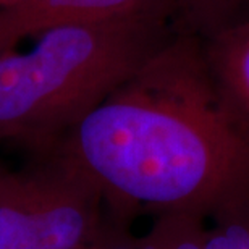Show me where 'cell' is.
<instances>
[{
  "label": "cell",
  "mask_w": 249,
  "mask_h": 249,
  "mask_svg": "<svg viewBox=\"0 0 249 249\" xmlns=\"http://www.w3.org/2000/svg\"><path fill=\"white\" fill-rule=\"evenodd\" d=\"M52 147L101 188L108 207L133 217L209 220L249 202V123L191 36L177 34Z\"/></svg>",
  "instance_id": "1"
},
{
  "label": "cell",
  "mask_w": 249,
  "mask_h": 249,
  "mask_svg": "<svg viewBox=\"0 0 249 249\" xmlns=\"http://www.w3.org/2000/svg\"><path fill=\"white\" fill-rule=\"evenodd\" d=\"M168 0L101 21L47 29L0 55V139L52 147L177 36Z\"/></svg>",
  "instance_id": "2"
},
{
  "label": "cell",
  "mask_w": 249,
  "mask_h": 249,
  "mask_svg": "<svg viewBox=\"0 0 249 249\" xmlns=\"http://www.w3.org/2000/svg\"><path fill=\"white\" fill-rule=\"evenodd\" d=\"M106 211L101 188L55 147L0 170V249H78Z\"/></svg>",
  "instance_id": "3"
},
{
  "label": "cell",
  "mask_w": 249,
  "mask_h": 249,
  "mask_svg": "<svg viewBox=\"0 0 249 249\" xmlns=\"http://www.w3.org/2000/svg\"><path fill=\"white\" fill-rule=\"evenodd\" d=\"M159 0H13L0 7V55L24 37L73 23L101 21L133 13Z\"/></svg>",
  "instance_id": "4"
},
{
  "label": "cell",
  "mask_w": 249,
  "mask_h": 249,
  "mask_svg": "<svg viewBox=\"0 0 249 249\" xmlns=\"http://www.w3.org/2000/svg\"><path fill=\"white\" fill-rule=\"evenodd\" d=\"M201 42L218 89L249 123V21Z\"/></svg>",
  "instance_id": "5"
},
{
  "label": "cell",
  "mask_w": 249,
  "mask_h": 249,
  "mask_svg": "<svg viewBox=\"0 0 249 249\" xmlns=\"http://www.w3.org/2000/svg\"><path fill=\"white\" fill-rule=\"evenodd\" d=\"M178 34L209 41L249 21V0H168Z\"/></svg>",
  "instance_id": "6"
},
{
  "label": "cell",
  "mask_w": 249,
  "mask_h": 249,
  "mask_svg": "<svg viewBox=\"0 0 249 249\" xmlns=\"http://www.w3.org/2000/svg\"><path fill=\"white\" fill-rule=\"evenodd\" d=\"M152 217L151 228L139 236V249H206V217L194 212H163Z\"/></svg>",
  "instance_id": "7"
},
{
  "label": "cell",
  "mask_w": 249,
  "mask_h": 249,
  "mask_svg": "<svg viewBox=\"0 0 249 249\" xmlns=\"http://www.w3.org/2000/svg\"><path fill=\"white\" fill-rule=\"evenodd\" d=\"M206 249H249V202L209 218Z\"/></svg>",
  "instance_id": "8"
},
{
  "label": "cell",
  "mask_w": 249,
  "mask_h": 249,
  "mask_svg": "<svg viewBox=\"0 0 249 249\" xmlns=\"http://www.w3.org/2000/svg\"><path fill=\"white\" fill-rule=\"evenodd\" d=\"M134 217L108 207L96 233L78 249H139V236L133 231Z\"/></svg>",
  "instance_id": "9"
},
{
  "label": "cell",
  "mask_w": 249,
  "mask_h": 249,
  "mask_svg": "<svg viewBox=\"0 0 249 249\" xmlns=\"http://www.w3.org/2000/svg\"><path fill=\"white\" fill-rule=\"evenodd\" d=\"M10 2H13V0H0V7H5V5H8Z\"/></svg>",
  "instance_id": "10"
},
{
  "label": "cell",
  "mask_w": 249,
  "mask_h": 249,
  "mask_svg": "<svg viewBox=\"0 0 249 249\" xmlns=\"http://www.w3.org/2000/svg\"><path fill=\"white\" fill-rule=\"evenodd\" d=\"M3 165H5V163H3L2 160H0V170H2V167H3Z\"/></svg>",
  "instance_id": "11"
}]
</instances>
